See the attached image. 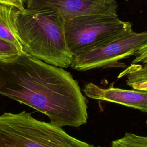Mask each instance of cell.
<instances>
[{
  "mask_svg": "<svg viewBox=\"0 0 147 147\" xmlns=\"http://www.w3.org/2000/svg\"><path fill=\"white\" fill-rule=\"evenodd\" d=\"M19 12L14 7L0 3V38L13 44L24 53L23 47L15 29V19Z\"/></svg>",
  "mask_w": 147,
  "mask_h": 147,
  "instance_id": "cell-8",
  "label": "cell"
},
{
  "mask_svg": "<svg viewBox=\"0 0 147 147\" xmlns=\"http://www.w3.org/2000/svg\"><path fill=\"white\" fill-rule=\"evenodd\" d=\"M146 42L147 30L137 33L132 30L102 45L74 56L71 67L79 71L113 67L120 60L134 55Z\"/></svg>",
  "mask_w": 147,
  "mask_h": 147,
  "instance_id": "cell-5",
  "label": "cell"
},
{
  "mask_svg": "<svg viewBox=\"0 0 147 147\" xmlns=\"http://www.w3.org/2000/svg\"><path fill=\"white\" fill-rule=\"evenodd\" d=\"M146 124H147V121H146Z\"/></svg>",
  "mask_w": 147,
  "mask_h": 147,
  "instance_id": "cell-15",
  "label": "cell"
},
{
  "mask_svg": "<svg viewBox=\"0 0 147 147\" xmlns=\"http://www.w3.org/2000/svg\"><path fill=\"white\" fill-rule=\"evenodd\" d=\"M132 24L117 14H87L65 21L68 48L75 56L102 45L132 30Z\"/></svg>",
  "mask_w": 147,
  "mask_h": 147,
  "instance_id": "cell-4",
  "label": "cell"
},
{
  "mask_svg": "<svg viewBox=\"0 0 147 147\" xmlns=\"http://www.w3.org/2000/svg\"><path fill=\"white\" fill-rule=\"evenodd\" d=\"M111 147H147V136L126 133L122 138L113 141Z\"/></svg>",
  "mask_w": 147,
  "mask_h": 147,
  "instance_id": "cell-10",
  "label": "cell"
},
{
  "mask_svg": "<svg viewBox=\"0 0 147 147\" xmlns=\"http://www.w3.org/2000/svg\"><path fill=\"white\" fill-rule=\"evenodd\" d=\"M109 2H116V0H106Z\"/></svg>",
  "mask_w": 147,
  "mask_h": 147,
  "instance_id": "cell-14",
  "label": "cell"
},
{
  "mask_svg": "<svg viewBox=\"0 0 147 147\" xmlns=\"http://www.w3.org/2000/svg\"><path fill=\"white\" fill-rule=\"evenodd\" d=\"M0 147H100L74 138L61 127L34 118L30 113L0 115Z\"/></svg>",
  "mask_w": 147,
  "mask_h": 147,
  "instance_id": "cell-3",
  "label": "cell"
},
{
  "mask_svg": "<svg viewBox=\"0 0 147 147\" xmlns=\"http://www.w3.org/2000/svg\"><path fill=\"white\" fill-rule=\"evenodd\" d=\"M27 0H0V3L10 6L17 9L20 12L26 10Z\"/></svg>",
  "mask_w": 147,
  "mask_h": 147,
  "instance_id": "cell-13",
  "label": "cell"
},
{
  "mask_svg": "<svg viewBox=\"0 0 147 147\" xmlns=\"http://www.w3.org/2000/svg\"><path fill=\"white\" fill-rule=\"evenodd\" d=\"M0 94L44 114L60 127L87 123L86 98L72 75L25 53L0 61Z\"/></svg>",
  "mask_w": 147,
  "mask_h": 147,
  "instance_id": "cell-1",
  "label": "cell"
},
{
  "mask_svg": "<svg viewBox=\"0 0 147 147\" xmlns=\"http://www.w3.org/2000/svg\"><path fill=\"white\" fill-rule=\"evenodd\" d=\"M118 78H125L126 84L133 89L147 90V64L131 63Z\"/></svg>",
  "mask_w": 147,
  "mask_h": 147,
  "instance_id": "cell-9",
  "label": "cell"
},
{
  "mask_svg": "<svg viewBox=\"0 0 147 147\" xmlns=\"http://www.w3.org/2000/svg\"><path fill=\"white\" fill-rule=\"evenodd\" d=\"M116 2L106 0H27L28 10L49 9L59 13L65 21L87 14H117Z\"/></svg>",
  "mask_w": 147,
  "mask_h": 147,
  "instance_id": "cell-6",
  "label": "cell"
},
{
  "mask_svg": "<svg viewBox=\"0 0 147 147\" xmlns=\"http://www.w3.org/2000/svg\"><path fill=\"white\" fill-rule=\"evenodd\" d=\"M132 63L147 64V42L142 45L134 55Z\"/></svg>",
  "mask_w": 147,
  "mask_h": 147,
  "instance_id": "cell-12",
  "label": "cell"
},
{
  "mask_svg": "<svg viewBox=\"0 0 147 147\" xmlns=\"http://www.w3.org/2000/svg\"><path fill=\"white\" fill-rule=\"evenodd\" d=\"M83 91L91 99L118 103L147 113V90H125L114 87L104 88L89 83L84 86Z\"/></svg>",
  "mask_w": 147,
  "mask_h": 147,
  "instance_id": "cell-7",
  "label": "cell"
},
{
  "mask_svg": "<svg viewBox=\"0 0 147 147\" xmlns=\"http://www.w3.org/2000/svg\"><path fill=\"white\" fill-rule=\"evenodd\" d=\"M65 19L49 9L26 10L15 19V29L24 53L49 64L67 68L72 55L66 41Z\"/></svg>",
  "mask_w": 147,
  "mask_h": 147,
  "instance_id": "cell-2",
  "label": "cell"
},
{
  "mask_svg": "<svg viewBox=\"0 0 147 147\" xmlns=\"http://www.w3.org/2000/svg\"><path fill=\"white\" fill-rule=\"evenodd\" d=\"M21 53L15 45L0 38V61L14 59Z\"/></svg>",
  "mask_w": 147,
  "mask_h": 147,
  "instance_id": "cell-11",
  "label": "cell"
}]
</instances>
